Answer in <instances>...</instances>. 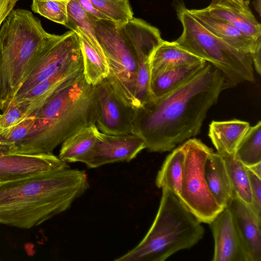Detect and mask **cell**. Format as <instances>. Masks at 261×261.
Here are the masks:
<instances>
[{"label": "cell", "instance_id": "cell-38", "mask_svg": "<svg viewBox=\"0 0 261 261\" xmlns=\"http://www.w3.org/2000/svg\"><path fill=\"white\" fill-rule=\"evenodd\" d=\"M55 1L69 2L70 0H55Z\"/></svg>", "mask_w": 261, "mask_h": 261}, {"label": "cell", "instance_id": "cell-13", "mask_svg": "<svg viewBox=\"0 0 261 261\" xmlns=\"http://www.w3.org/2000/svg\"><path fill=\"white\" fill-rule=\"evenodd\" d=\"M83 74L82 58L62 68L15 101L23 109L28 117L42 106L55 93L73 83Z\"/></svg>", "mask_w": 261, "mask_h": 261}, {"label": "cell", "instance_id": "cell-14", "mask_svg": "<svg viewBox=\"0 0 261 261\" xmlns=\"http://www.w3.org/2000/svg\"><path fill=\"white\" fill-rule=\"evenodd\" d=\"M248 0H212L199 10L209 16L228 22L254 40L261 41V25L249 6Z\"/></svg>", "mask_w": 261, "mask_h": 261}, {"label": "cell", "instance_id": "cell-8", "mask_svg": "<svg viewBox=\"0 0 261 261\" xmlns=\"http://www.w3.org/2000/svg\"><path fill=\"white\" fill-rule=\"evenodd\" d=\"M182 145L185 155L179 197L201 223L209 224L223 209L211 194L205 177V162L213 150L196 138Z\"/></svg>", "mask_w": 261, "mask_h": 261}, {"label": "cell", "instance_id": "cell-15", "mask_svg": "<svg viewBox=\"0 0 261 261\" xmlns=\"http://www.w3.org/2000/svg\"><path fill=\"white\" fill-rule=\"evenodd\" d=\"M209 224L214 240L213 261H248L227 207L224 208Z\"/></svg>", "mask_w": 261, "mask_h": 261}, {"label": "cell", "instance_id": "cell-19", "mask_svg": "<svg viewBox=\"0 0 261 261\" xmlns=\"http://www.w3.org/2000/svg\"><path fill=\"white\" fill-rule=\"evenodd\" d=\"M206 63L204 61L172 67L151 77V99L158 98L176 89L201 70Z\"/></svg>", "mask_w": 261, "mask_h": 261}, {"label": "cell", "instance_id": "cell-37", "mask_svg": "<svg viewBox=\"0 0 261 261\" xmlns=\"http://www.w3.org/2000/svg\"><path fill=\"white\" fill-rule=\"evenodd\" d=\"M254 4L256 10L260 15V0H255Z\"/></svg>", "mask_w": 261, "mask_h": 261}, {"label": "cell", "instance_id": "cell-17", "mask_svg": "<svg viewBox=\"0 0 261 261\" xmlns=\"http://www.w3.org/2000/svg\"><path fill=\"white\" fill-rule=\"evenodd\" d=\"M189 10L207 30L239 51L252 55L261 44V41L254 40L228 22L205 14L199 9Z\"/></svg>", "mask_w": 261, "mask_h": 261}, {"label": "cell", "instance_id": "cell-25", "mask_svg": "<svg viewBox=\"0 0 261 261\" xmlns=\"http://www.w3.org/2000/svg\"><path fill=\"white\" fill-rule=\"evenodd\" d=\"M236 159L248 167L261 163V122L250 126L234 153Z\"/></svg>", "mask_w": 261, "mask_h": 261}, {"label": "cell", "instance_id": "cell-9", "mask_svg": "<svg viewBox=\"0 0 261 261\" xmlns=\"http://www.w3.org/2000/svg\"><path fill=\"white\" fill-rule=\"evenodd\" d=\"M83 58L79 35L69 31L57 35L36 59L17 91V101L37 84L70 63Z\"/></svg>", "mask_w": 261, "mask_h": 261}, {"label": "cell", "instance_id": "cell-27", "mask_svg": "<svg viewBox=\"0 0 261 261\" xmlns=\"http://www.w3.org/2000/svg\"><path fill=\"white\" fill-rule=\"evenodd\" d=\"M68 21L66 27L84 35L93 45L100 47L96 39L89 16L77 0H70L67 6Z\"/></svg>", "mask_w": 261, "mask_h": 261}, {"label": "cell", "instance_id": "cell-4", "mask_svg": "<svg viewBox=\"0 0 261 261\" xmlns=\"http://www.w3.org/2000/svg\"><path fill=\"white\" fill-rule=\"evenodd\" d=\"M26 9H13L0 27V110L6 109L36 59L55 38Z\"/></svg>", "mask_w": 261, "mask_h": 261}, {"label": "cell", "instance_id": "cell-24", "mask_svg": "<svg viewBox=\"0 0 261 261\" xmlns=\"http://www.w3.org/2000/svg\"><path fill=\"white\" fill-rule=\"evenodd\" d=\"M98 131L96 124L84 127L62 143L59 158L66 163L76 162L92 147Z\"/></svg>", "mask_w": 261, "mask_h": 261}, {"label": "cell", "instance_id": "cell-16", "mask_svg": "<svg viewBox=\"0 0 261 261\" xmlns=\"http://www.w3.org/2000/svg\"><path fill=\"white\" fill-rule=\"evenodd\" d=\"M226 207L231 213L248 261H261V221L236 194Z\"/></svg>", "mask_w": 261, "mask_h": 261}, {"label": "cell", "instance_id": "cell-36", "mask_svg": "<svg viewBox=\"0 0 261 261\" xmlns=\"http://www.w3.org/2000/svg\"><path fill=\"white\" fill-rule=\"evenodd\" d=\"M247 168L258 177L261 178V163H259Z\"/></svg>", "mask_w": 261, "mask_h": 261}, {"label": "cell", "instance_id": "cell-7", "mask_svg": "<svg viewBox=\"0 0 261 261\" xmlns=\"http://www.w3.org/2000/svg\"><path fill=\"white\" fill-rule=\"evenodd\" d=\"M182 31L175 41L188 52L217 67L230 88L254 82L252 55L239 51L217 37L189 12L182 0L173 3Z\"/></svg>", "mask_w": 261, "mask_h": 261}, {"label": "cell", "instance_id": "cell-2", "mask_svg": "<svg viewBox=\"0 0 261 261\" xmlns=\"http://www.w3.org/2000/svg\"><path fill=\"white\" fill-rule=\"evenodd\" d=\"M89 187L86 172L70 168L0 184V224L39 225L68 210Z\"/></svg>", "mask_w": 261, "mask_h": 261}, {"label": "cell", "instance_id": "cell-20", "mask_svg": "<svg viewBox=\"0 0 261 261\" xmlns=\"http://www.w3.org/2000/svg\"><path fill=\"white\" fill-rule=\"evenodd\" d=\"M250 126L248 122L237 119L213 121L209 126L208 136L217 152L234 154Z\"/></svg>", "mask_w": 261, "mask_h": 261}, {"label": "cell", "instance_id": "cell-33", "mask_svg": "<svg viewBox=\"0 0 261 261\" xmlns=\"http://www.w3.org/2000/svg\"><path fill=\"white\" fill-rule=\"evenodd\" d=\"M81 6L89 14L99 19H106V17L93 6L90 0H77Z\"/></svg>", "mask_w": 261, "mask_h": 261}, {"label": "cell", "instance_id": "cell-22", "mask_svg": "<svg viewBox=\"0 0 261 261\" xmlns=\"http://www.w3.org/2000/svg\"><path fill=\"white\" fill-rule=\"evenodd\" d=\"M77 34L81 45L85 79L88 84L94 86L109 75L108 63L101 46L93 45L84 35Z\"/></svg>", "mask_w": 261, "mask_h": 261}, {"label": "cell", "instance_id": "cell-3", "mask_svg": "<svg viewBox=\"0 0 261 261\" xmlns=\"http://www.w3.org/2000/svg\"><path fill=\"white\" fill-rule=\"evenodd\" d=\"M99 110L94 86L86 82L83 74L29 116L34 117L32 125L27 135L14 144L12 154H53L73 134L96 124Z\"/></svg>", "mask_w": 261, "mask_h": 261}, {"label": "cell", "instance_id": "cell-34", "mask_svg": "<svg viewBox=\"0 0 261 261\" xmlns=\"http://www.w3.org/2000/svg\"><path fill=\"white\" fill-rule=\"evenodd\" d=\"M261 44L259 45L255 51L252 54L253 64L257 73L260 75L261 72L260 55Z\"/></svg>", "mask_w": 261, "mask_h": 261}, {"label": "cell", "instance_id": "cell-5", "mask_svg": "<svg viewBox=\"0 0 261 261\" xmlns=\"http://www.w3.org/2000/svg\"><path fill=\"white\" fill-rule=\"evenodd\" d=\"M89 16L96 39L108 63L109 74L107 79L125 102L136 107L138 55L151 40V25L134 17L125 22L117 23Z\"/></svg>", "mask_w": 261, "mask_h": 261}, {"label": "cell", "instance_id": "cell-29", "mask_svg": "<svg viewBox=\"0 0 261 261\" xmlns=\"http://www.w3.org/2000/svg\"><path fill=\"white\" fill-rule=\"evenodd\" d=\"M68 3L55 0H32L31 8L34 12L66 26L68 21L67 10Z\"/></svg>", "mask_w": 261, "mask_h": 261}, {"label": "cell", "instance_id": "cell-26", "mask_svg": "<svg viewBox=\"0 0 261 261\" xmlns=\"http://www.w3.org/2000/svg\"><path fill=\"white\" fill-rule=\"evenodd\" d=\"M219 154L223 160L235 194L249 207L251 204V197L246 167L236 159L234 154Z\"/></svg>", "mask_w": 261, "mask_h": 261}, {"label": "cell", "instance_id": "cell-32", "mask_svg": "<svg viewBox=\"0 0 261 261\" xmlns=\"http://www.w3.org/2000/svg\"><path fill=\"white\" fill-rule=\"evenodd\" d=\"M247 169L251 197V204L248 207L255 216L261 221V178L258 177L247 168Z\"/></svg>", "mask_w": 261, "mask_h": 261}, {"label": "cell", "instance_id": "cell-31", "mask_svg": "<svg viewBox=\"0 0 261 261\" xmlns=\"http://www.w3.org/2000/svg\"><path fill=\"white\" fill-rule=\"evenodd\" d=\"M27 117L23 109L13 99L0 117V129L8 128Z\"/></svg>", "mask_w": 261, "mask_h": 261}, {"label": "cell", "instance_id": "cell-18", "mask_svg": "<svg viewBox=\"0 0 261 261\" xmlns=\"http://www.w3.org/2000/svg\"><path fill=\"white\" fill-rule=\"evenodd\" d=\"M204 174L209 190L222 208L227 206L235 194L231 181L221 156L214 151L205 162Z\"/></svg>", "mask_w": 261, "mask_h": 261}, {"label": "cell", "instance_id": "cell-11", "mask_svg": "<svg viewBox=\"0 0 261 261\" xmlns=\"http://www.w3.org/2000/svg\"><path fill=\"white\" fill-rule=\"evenodd\" d=\"M94 86L99 107L97 128L108 135L132 134L134 108L117 94L107 78Z\"/></svg>", "mask_w": 261, "mask_h": 261}, {"label": "cell", "instance_id": "cell-30", "mask_svg": "<svg viewBox=\"0 0 261 261\" xmlns=\"http://www.w3.org/2000/svg\"><path fill=\"white\" fill-rule=\"evenodd\" d=\"M34 119L33 116L27 117L8 128L0 129V142L14 144L22 139L31 128Z\"/></svg>", "mask_w": 261, "mask_h": 261}, {"label": "cell", "instance_id": "cell-39", "mask_svg": "<svg viewBox=\"0 0 261 261\" xmlns=\"http://www.w3.org/2000/svg\"><path fill=\"white\" fill-rule=\"evenodd\" d=\"M1 114H0V117H1Z\"/></svg>", "mask_w": 261, "mask_h": 261}, {"label": "cell", "instance_id": "cell-28", "mask_svg": "<svg viewBox=\"0 0 261 261\" xmlns=\"http://www.w3.org/2000/svg\"><path fill=\"white\" fill-rule=\"evenodd\" d=\"M95 8L106 18L117 23L131 19L133 12L129 0H90Z\"/></svg>", "mask_w": 261, "mask_h": 261}, {"label": "cell", "instance_id": "cell-35", "mask_svg": "<svg viewBox=\"0 0 261 261\" xmlns=\"http://www.w3.org/2000/svg\"><path fill=\"white\" fill-rule=\"evenodd\" d=\"M14 148V144L0 142V156L8 154H12Z\"/></svg>", "mask_w": 261, "mask_h": 261}, {"label": "cell", "instance_id": "cell-10", "mask_svg": "<svg viewBox=\"0 0 261 261\" xmlns=\"http://www.w3.org/2000/svg\"><path fill=\"white\" fill-rule=\"evenodd\" d=\"M145 148L144 141L136 135H112L98 130L92 147L76 162L84 163L88 168L116 162H128Z\"/></svg>", "mask_w": 261, "mask_h": 261}, {"label": "cell", "instance_id": "cell-1", "mask_svg": "<svg viewBox=\"0 0 261 261\" xmlns=\"http://www.w3.org/2000/svg\"><path fill=\"white\" fill-rule=\"evenodd\" d=\"M228 88L221 71L207 62L176 89L134 108L132 134L140 137L150 152L170 151L200 133L208 111Z\"/></svg>", "mask_w": 261, "mask_h": 261}, {"label": "cell", "instance_id": "cell-23", "mask_svg": "<svg viewBox=\"0 0 261 261\" xmlns=\"http://www.w3.org/2000/svg\"><path fill=\"white\" fill-rule=\"evenodd\" d=\"M182 145L174 149L166 158L158 171L155 185L160 189H168L179 195L185 160Z\"/></svg>", "mask_w": 261, "mask_h": 261}, {"label": "cell", "instance_id": "cell-12", "mask_svg": "<svg viewBox=\"0 0 261 261\" xmlns=\"http://www.w3.org/2000/svg\"><path fill=\"white\" fill-rule=\"evenodd\" d=\"M70 168L54 154H8L0 156V184L25 178L39 173Z\"/></svg>", "mask_w": 261, "mask_h": 261}, {"label": "cell", "instance_id": "cell-21", "mask_svg": "<svg viewBox=\"0 0 261 261\" xmlns=\"http://www.w3.org/2000/svg\"><path fill=\"white\" fill-rule=\"evenodd\" d=\"M204 61L179 47L175 41L163 40L151 56L149 62L150 77L172 67Z\"/></svg>", "mask_w": 261, "mask_h": 261}, {"label": "cell", "instance_id": "cell-6", "mask_svg": "<svg viewBox=\"0 0 261 261\" xmlns=\"http://www.w3.org/2000/svg\"><path fill=\"white\" fill-rule=\"evenodd\" d=\"M155 218L146 234L116 261H164L189 249L204 234L201 222L171 190L164 188Z\"/></svg>", "mask_w": 261, "mask_h": 261}]
</instances>
